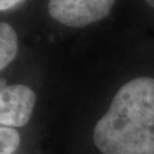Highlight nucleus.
<instances>
[{
    "label": "nucleus",
    "mask_w": 154,
    "mask_h": 154,
    "mask_svg": "<svg viewBox=\"0 0 154 154\" xmlns=\"http://www.w3.org/2000/svg\"><path fill=\"white\" fill-rule=\"evenodd\" d=\"M37 96L25 85H7L0 79V126L17 128L28 125L34 111Z\"/></svg>",
    "instance_id": "obj_3"
},
{
    "label": "nucleus",
    "mask_w": 154,
    "mask_h": 154,
    "mask_svg": "<svg viewBox=\"0 0 154 154\" xmlns=\"http://www.w3.org/2000/svg\"><path fill=\"white\" fill-rule=\"evenodd\" d=\"M21 144V136L15 128L0 126V153L14 154Z\"/></svg>",
    "instance_id": "obj_5"
},
{
    "label": "nucleus",
    "mask_w": 154,
    "mask_h": 154,
    "mask_svg": "<svg viewBox=\"0 0 154 154\" xmlns=\"http://www.w3.org/2000/svg\"><path fill=\"white\" fill-rule=\"evenodd\" d=\"M18 50L16 31L11 24L0 22V71L15 60Z\"/></svg>",
    "instance_id": "obj_4"
},
{
    "label": "nucleus",
    "mask_w": 154,
    "mask_h": 154,
    "mask_svg": "<svg viewBox=\"0 0 154 154\" xmlns=\"http://www.w3.org/2000/svg\"><path fill=\"white\" fill-rule=\"evenodd\" d=\"M23 0H0V11L13 8L14 6L18 5Z\"/></svg>",
    "instance_id": "obj_6"
},
{
    "label": "nucleus",
    "mask_w": 154,
    "mask_h": 154,
    "mask_svg": "<svg viewBox=\"0 0 154 154\" xmlns=\"http://www.w3.org/2000/svg\"><path fill=\"white\" fill-rule=\"evenodd\" d=\"M146 1V4L149 6H151L152 8H154V0H145Z\"/></svg>",
    "instance_id": "obj_7"
},
{
    "label": "nucleus",
    "mask_w": 154,
    "mask_h": 154,
    "mask_svg": "<svg viewBox=\"0 0 154 154\" xmlns=\"http://www.w3.org/2000/svg\"><path fill=\"white\" fill-rule=\"evenodd\" d=\"M116 0H49L48 13L70 28H85L110 15Z\"/></svg>",
    "instance_id": "obj_2"
},
{
    "label": "nucleus",
    "mask_w": 154,
    "mask_h": 154,
    "mask_svg": "<svg viewBox=\"0 0 154 154\" xmlns=\"http://www.w3.org/2000/svg\"><path fill=\"white\" fill-rule=\"evenodd\" d=\"M91 140L100 154H154V77L119 87L95 122Z\"/></svg>",
    "instance_id": "obj_1"
}]
</instances>
